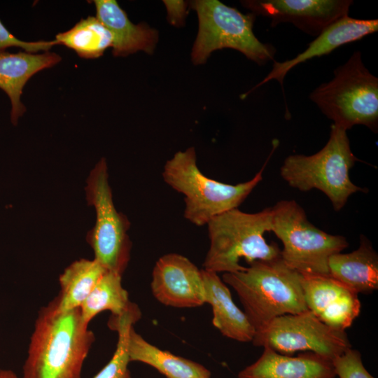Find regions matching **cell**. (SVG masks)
I'll return each mask as SVG.
<instances>
[{"label": "cell", "mask_w": 378, "mask_h": 378, "mask_svg": "<svg viewBox=\"0 0 378 378\" xmlns=\"http://www.w3.org/2000/svg\"><path fill=\"white\" fill-rule=\"evenodd\" d=\"M94 340L80 308L62 312L50 302L38 313L21 377L81 378Z\"/></svg>", "instance_id": "cell-1"}, {"label": "cell", "mask_w": 378, "mask_h": 378, "mask_svg": "<svg viewBox=\"0 0 378 378\" xmlns=\"http://www.w3.org/2000/svg\"><path fill=\"white\" fill-rule=\"evenodd\" d=\"M248 265L244 271L223 273L222 280L237 293L255 332L274 318L307 310L302 274L281 256Z\"/></svg>", "instance_id": "cell-2"}, {"label": "cell", "mask_w": 378, "mask_h": 378, "mask_svg": "<svg viewBox=\"0 0 378 378\" xmlns=\"http://www.w3.org/2000/svg\"><path fill=\"white\" fill-rule=\"evenodd\" d=\"M272 218V207L253 214L237 208L213 218L206 224L210 244L203 269L233 273L246 269L239 263L241 258L250 264L279 258L277 244H267L264 237L271 231Z\"/></svg>", "instance_id": "cell-3"}, {"label": "cell", "mask_w": 378, "mask_h": 378, "mask_svg": "<svg viewBox=\"0 0 378 378\" xmlns=\"http://www.w3.org/2000/svg\"><path fill=\"white\" fill-rule=\"evenodd\" d=\"M268 160L251 180L236 185L222 183L203 174L197 164L194 148L178 151L164 166V181L184 196V218L197 226L237 209L262 179Z\"/></svg>", "instance_id": "cell-4"}, {"label": "cell", "mask_w": 378, "mask_h": 378, "mask_svg": "<svg viewBox=\"0 0 378 378\" xmlns=\"http://www.w3.org/2000/svg\"><path fill=\"white\" fill-rule=\"evenodd\" d=\"M358 160L351 150L346 130L332 124L329 139L323 148L312 155L288 156L280 168V174L289 186L301 191L321 190L338 211L352 194L368 191L350 179L349 170Z\"/></svg>", "instance_id": "cell-5"}, {"label": "cell", "mask_w": 378, "mask_h": 378, "mask_svg": "<svg viewBox=\"0 0 378 378\" xmlns=\"http://www.w3.org/2000/svg\"><path fill=\"white\" fill-rule=\"evenodd\" d=\"M334 125L345 130L356 125L378 130V78L364 65L356 51L334 71V78L309 95Z\"/></svg>", "instance_id": "cell-6"}, {"label": "cell", "mask_w": 378, "mask_h": 378, "mask_svg": "<svg viewBox=\"0 0 378 378\" xmlns=\"http://www.w3.org/2000/svg\"><path fill=\"white\" fill-rule=\"evenodd\" d=\"M272 211L271 231L283 244L284 263L301 274L329 275L328 260L348 247L346 238L316 227L295 200H281Z\"/></svg>", "instance_id": "cell-7"}, {"label": "cell", "mask_w": 378, "mask_h": 378, "mask_svg": "<svg viewBox=\"0 0 378 378\" xmlns=\"http://www.w3.org/2000/svg\"><path fill=\"white\" fill-rule=\"evenodd\" d=\"M191 5L199 18L192 51L194 64L204 63L213 51L223 48L237 50L259 64L274 59V47L262 43L253 33V13L243 14L217 0H197Z\"/></svg>", "instance_id": "cell-8"}, {"label": "cell", "mask_w": 378, "mask_h": 378, "mask_svg": "<svg viewBox=\"0 0 378 378\" xmlns=\"http://www.w3.org/2000/svg\"><path fill=\"white\" fill-rule=\"evenodd\" d=\"M85 194L96 215L94 225L87 237L94 259L106 271L122 275L130 259L132 242L127 234L130 223L114 205L104 158L90 172Z\"/></svg>", "instance_id": "cell-9"}, {"label": "cell", "mask_w": 378, "mask_h": 378, "mask_svg": "<svg viewBox=\"0 0 378 378\" xmlns=\"http://www.w3.org/2000/svg\"><path fill=\"white\" fill-rule=\"evenodd\" d=\"M251 342L284 355L311 351L331 360L351 348L345 330L326 325L308 309L274 318L255 332Z\"/></svg>", "instance_id": "cell-10"}, {"label": "cell", "mask_w": 378, "mask_h": 378, "mask_svg": "<svg viewBox=\"0 0 378 378\" xmlns=\"http://www.w3.org/2000/svg\"><path fill=\"white\" fill-rule=\"evenodd\" d=\"M243 5L255 15L271 20V27L289 22L301 31L318 36L337 20L348 16L351 0H256Z\"/></svg>", "instance_id": "cell-11"}, {"label": "cell", "mask_w": 378, "mask_h": 378, "mask_svg": "<svg viewBox=\"0 0 378 378\" xmlns=\"http://www.w3.org/2000/svg\"><path fill=\"white\" fill-rule=\"evenodd\" d=\"M150 288L155 298L166 306L192 308L205 303L202 270L178 253L165 254L156 261Z\"/></svg>", "instance_id": "cell-12"}, {"label": "cell", "mask_w": 378, "mask_h": 378, "mask_svg": "<svg viewBox=\"0 0 378 378\" xmlns=\"http://www.w3.org/2000/svg\"><path fill=\"white\" fill-rule=\"evenodd\" d=\"M308 310L334 328L345 330L360 312L358 294L330 275L302 274Z\"/></svg>", "instance_id": "cell-13"}, {"label": "cell", "mask_w": 378, "mask_h": 378, "mask_svg": "<svg viewBox=\"0 0 378 378\" xmlns=\"http://www.w3.org/2000/svg\"><path fill=\"white\" fill-rule=\"evenodd\" d=\"M377 30V19L361 20L345 16L325 29L295 57L282 62L274 61L270 72L251 91L272 79H276L283 88L286 75L294 66L314 57L329 54L344 44L360 40Z\"/></svg>", "instance_id": "cell-14"}, {"label": "cell", "mask_w": 378, "mask_h": 378, "mask_svg": "<svg viewBox=\"0 0 378 378\" xmlns=\"http://www.w3.org/2000/svg\"><path fill=\"white\" fill-rule=\"evenodd\" d=\"M259 358L238 373V378H335L332 360L311 351L293 357L264 347Z\"/></svg>", "instance_id": "cell-15"}, {"label": "cell", "mask_w": 378, "mask_h": 378, "mask_svg": "<svg viewBox=\"0 0 378 378\" xmlns=\"http://www.w3.org/2000/svg\"><path fill=\"white\" fill-rule=\"evenodd\" d=\"M60 60L61 57L55 52H0V89L10 99V117L13 125H16L26 111L21 95L28 80L36 73L54 66Z\"/></svg>", "instance_id": "cell-16"}, {"label": "cell", "mask_w": 378, "mask_h": 378, "mask_svg": "<svg viewBox=\"0 0 378 378\" xmlns=\"http://www.w3.org/2000/svg\"><path fill=\"white\" fill-rule=\"evenodd\" d=\"M96 18L113 36V54L126 56L138 50L151 54L158 41V32L148 25L133 24L115 0L94 1Z\"/></svg>", "instance_id": "cell-17"}, {"label": "cell", "mask_w": 378, "mask_h": 378, "mask_svg": "<svg viewBox=\"0 0 378 378\" xmlns=\"http://www.w3.org/2000/svg\"><path fill=\"white\" fill-rule=\"evenodd\" d=\"M205 290V303L213 312L212 323L220 333L230 339L252 342L255 331L245 313L234 302L227 284L217 273L202 269Z\"/></svg>", "instance_id": "cell-18"}, {"label": "cell", "mask_w": 378, "mask_h": 378, "mask_svg": "<svg viewBox=\"0 0 378 378\" xmlns=\"http://www.w3.org/2000/svg\"><path fill=\"white\" fill-rule=\"evenodd\" d=\"M328 270L330 276L357 293H369L378 288V255L363 235L355 251L331 255Z\"/></svg>", "instance_id": "cell-19"}, {"label": "cell", "mask_w": 378, "mask_h": 378, "mask_svg": "<svg viewBox=\"0 0 378 378\" xmlns=\"http://www.w3.org/2000/svg\"><path fill=\"white\" fill-rule=\"evenodd\" d=\"M130 362L150 365L166 378H210L211 372L200 363L164 351L151 344L132 326L128 337Z\"/></svg>", "instance_id": "cell-20"}, {"label": "cell", "mask_w": 378, "mask_h": 378, "mask_svg": "<svg viewBox=\"0 0 378 378\" xmlns=\"http://www.w3.org/2000/svg\"><path fill=\"white\" fill-rule=\"evenodd\" d=\"M104 311H110L113 317L141 315L139 307L130 300L128 292L122 285V275L108 271L80 307L82 320L88 326Z\"/></svg>", "instance_id": "cell-21"}, {"label": "cell", "mask_w": 378, "mask_h": 378, "mask_svg": "<svg viewBox=\"0 0 378 378\" xmlns=\"http://www.w3.org/2000/svg\"><path fill=\"white\" fill-rule=\"evenodd\" d=\"M106 270L94 259H80L59 275L60 291L52 302L62 312L80 308Z\"/></svg>", "instance_id": "cell-22"}, {"label": "cell", "mask_w": 378, "mask_h": 378, "mask_svg": "<svg viewBox=\"0 0 378 378\" xmlns=\"http://www.w3.org/2000/svg\"><path fill=\"white\" fill-rule=\"evenodd\" d=\"M73 49L83 58H97L113 45L111 31L96 18L89 16L80 20L69 30L58 34L55 40Z\"/></svg>", "instance_id": "cell-23"}, {"label": "cell", "mask_w": 378, "mask_h": 378, "mask_svg": "<svg viewBox=\"0 0 378 378\" xmlns=\"http://www.w3.org/2000/svg\"><path fill=\"white\" fill-rule=\"evenodd\" d=\"M139 319L134 315L110 316L108 326L118 332L116 349L110 360L93 378H132L128 368V337L130 328Z\"/></svg>", "instance_id": "cell-24"}, {"label": "cell", "mask_w": 378, "mask_h": 378, "mask_svg": "<svg viewBox=\"0 0 378 378\" xmlns=\"http://www.w3.org/2000/svg\"><path fill=\"white\" fill-rule=\"evenodd\" d=\"M332 362L339 378H374L364 367L360 352L352 348L335 357Z\"/></svg>", "instance_id": "cell-25"}, {"label": "cell", "mask_w": 378, "mask_h": 378, "mask_svg": "<svg viewBox=\"0 0 378 378\" xmlns=\"http://www.w3.org/2000/svg\"><path fill=\"white\" fill-rule=\"evenodd\" d=\"M56 45L54 41H24L13 35L0 20V52L5 51L8 48L18 47L24 51L34 53L38 51H48Z\"/></svg>", "instance_id": "cell-26"}, {"label": "cell", "mask_w": 378, "mask_h": 378, "mask_svg": "<svg viewBox=\"0 0 378 378\" xmlns=\"http://www.w3.org/2000/svg\"><path fill=\"white\" fill-rule=\"evenodd\" d=\"M168 20L175 26L183 24L186 15V4L183 1H164Z\"/></svg>", "instance_id": "cell-27"}, {"label": "cell", "mask_w": 378, "mask_h": 378, "mask_svg": "<svg viewBox=\"0 0 378 378\" xmlns=\"http://www.w3.org/2000/svg\"><path fill=\"white\" fill-rule=\"evenodd\" d=\"M0 378H22L17 375L15 372L9 369L0 368Z\"/></svg>", "instance_id": "cell-28"}]
</instances>
